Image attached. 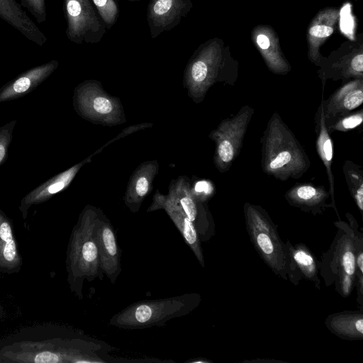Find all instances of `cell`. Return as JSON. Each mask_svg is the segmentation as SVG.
Returning <instances> with one entry per match:
<instances>
[{
  "mask_svg": "<svg viewBox=\"0 0 363 363\" xmlns=\"http://www.w3.org/2000/svg\"><path fill=\"white\" fill-rule=\"evenodd\" d=\"M261 143L262 169L276 179H298L311 166L303 146L277 112L270 117Z\"/></svg>",
  "mask_w": 363,
  "mask_h": 363,
  "instance_id": "1",
  "label": "cell"
},
{
  "mask_svg": "<svg viewBox=\"0 0 363 363\" xmlns=\"http://www.w3.org/2000/svg\"><path fill=\"white\" fill-rule=\"evenodd\" d=\"M98 210L86 208L81 214L70 238L67 257L68 279L71 289L81 299L84 279L103 278L96 238Z\"/></svg>",
  "mask_w": 363,
  "mask_h": 363,
  "instance_id": "2",
  "label": "cell"
},
{
  "mask_svg": "<svg viewBox=\"0 0 363 363\" xmlns=\"http://www.w3.org/2000/svg\"><path fill=\"white\" fill-rule=\"evenodd\" d=\"M201 301V295L196 293L138 301L115 313L108 323L122 330H141L163 326L172 319L192 312Z\"/></svg>",
  "mask_w": 363,
  "mask_h": 363,
  "instance_id": "3",
  "label": "cell"
},
{
  "mask_svg": "<svg viewBox=\"0 0 363 363\" xmlns=\"http://www.w3.org/2000/svg\"><path fill=\"white\" fill-rule=\"evenodd\" d=\"M246 228L256 251L267 265L287 280L290 270L289 241L284 243L277 225L261 206L246 203L244 206Z\"/></svg>",
  "mask_w": 363,
  "mask_h": 363,
  "instance_id": "4",
  "label": "cell"
},
{
  "mask_svg": "<svg viewBox=\"0 0 363 363\" xmlns=\"http://www.w3.org/2000/svg\"><path fill=\"white\" fill-rule=\"evenodd\" d=\"M254 113L253 108L243 106L233 117L223 120L211 133L210 137L216 143L214 163L220 172L228 170L238 156Z\"/></svg>",
  "mask_w": 363,
  "mask_h": 363,
  "instance_id": "5",
  "label": "cell"
},
{
  "mask_svg": "<svg viewBox=\"0 0 363 363\" xmlns=\"http://www.w3.org/2000/svg\"><path fill=\"white\" fill-rule=\"evenodd\" d=\"M66 36L74 43L95 44L106 33V26L91 0H63Z\"/></svg>",
  "mask_w": 363,
  "mask_h": 363,
  "instance_id": "6",
  "label": "cell"
},
{
  "mask_svg": "<svg viewBox=\"0 0 363 363\" xmlns=\"http://www.w3.org/2000/svg\"><path fill=\"white\" fill-rule=\"evenodd\" d=\"M96 238L101 271L114 284L121 272V251L116 234L109 220L98 210Z\"/></svg>",
  "mask_w": 363,
  "mask_h": 363,
  "instance_id": "7",
  "label": "cell"
},
{
  "mask_svg": "<svg viewBox=\"0 0 363 363\" xmlns=\"http://www.w3.org/2000/svg\"><path fill=\"white\" fill-rule=\"evenodd\" d=\"M191 7V0H149L147 20L151 38L175 28Z\"/></svg>",
  "mask_w": 363,
  "mask_h": 363,
  "instance_id": "8",
  "label": "cell"
},
{
  "mask_svg": "<svg viewBox=\"0 0 363 363\" xmlns=\"http://www.w3.org/2000/svg\"><path fill=\"white\" fill-rule=\"evenodd\" d=\"M159 209H163L166 211L182 235L186 244L194 252L199 264L204 267L205 262L201 240L193 223L182 208L169 196L155 194L153 203L147 209V211Z\"/></svg>",
  "mask_w": 363,
  "mask_h": 363,
  "instance_id": "9",
  "label": "cell"
},
{
  "mask_svg": "<svg viewBox=\"0 0 363 363\" xmlns=\"http://www.w3.org/2000/svg\"><path fill=\"white\" fill-rule=\"evenodd\" d=\"M177 203L193 223L200 240H208L214 234L213 220L209 212L184 184L174 187L168 196Z\"/></svg>",
  "mask_w": 363,
  "mask_h": 363,
  "instance_id": "10",
  "label": "cell"
},
{
  "mask_svg": "<svg viewBox=\"0 0 363 363\" xmlns=\"http://www.w3.org/2000/svg\"><path fill=\"white\" fill-rule=\"evenodd\" d=\"M211 48L198 49L186 65L184 79L198 97L203 96L216 81V62L213 60Z\"/></svg>",
  "mask_w": 363,
  "mask_h": 363,
  "instance_id": "11",
  "label": "cell"
},
{
  "mask_svg": "<svg viewBox=\"0 0 363 363\" xmlns=\"http://www.w3.org/2000/svg\"><path fill=\"white\" fill-rule=\"evenodd\" d=\"M325 125L352 113L363 102L362 80L357 79L344 84L327 100H323Z\"/></svg>",
  "mask_w": 363,
  "mask_h": 363,
  "instance_id": "12",
  "label": "cell"
},
{
  "mask_svg": "<svg viewBox=\"0 0 363 363\" xmlns=\"http://www.w3.org/2000/svg\"><path fill=\"white\" fill-rule=\"evenodd\" d=\"M56 60L33 67L0 88V103L20 98L35 89L57 68Z\"/></svg>",
  "mask_w": 363,
  "mask_h": 363,
  "instance_id": "13",
  "label": "cell"
},
{
  "mask_svg": "<svg viewBox=\"0 0 363 363\" xmlns=\"http://www.w3.org/2000/svg\"><path fill=\"white\" fill-rule=\"evenodd\" d=\"M289 205L303 211L313 215L321 214L330 203L327 201L330 198L323 185H315L309 183H296L284 194Z\"/></svg>",
  "mask_w": 363,
  "mask_h": 363,
  "instance_id": "14",
  "label": "cell"
},
{
  "mask_svg": "<svg viewBox=\"0 0 363 363\" xmlns=\"http://www.w3.org/2000/svg\"><path fill=\"white\" fill-rule=\"evenodd\" d=\"M0 18L38 46L48 40L16 0H0Z\"/></svg>",
  "mask_w": 363,
  "mask_h": 363,
  "instance_id": "15",
  "label": "cell"
},
{
  "mask_svg": "<svg viewBox=\"0 0 363 363\" xmlns=\"http://www.w3.org/2000/svg\"><path fill=\"white\" fill-rule=\"evenodd\" d=\"M82 164V163H79L69 169L55 175L25 196L22 199L19 207L24 218L26 216L27 210L31 205L44 202L57 193L65 189Z\"/></svg>",
  "mask_w": 363,
  "mask_h": 363,
  "instance_id": "16",
  "label": "cell"
},
{
  "mask_svg": "<svg viewBox=\"0 0 363 363\" xmlns=\"http://www.w3.org/2000/svg\"><path fill=\"white\" fill-rule=\"evenodd\" d=\"M289 254L291 262L288 279L297 285L303 278L313 281L320 289L318 261L310 250L302 243L294 246L289 242Z\"/></svg>",
  "mask_w": 363,
  "mask_h": 363,
  "instance_id": "17",
  "label": "cell"
},
{
  "mask_svg": "<svg viewBox=\"0 0 363 363\" xmlns=\"http://www.w3.org/2000/svg\"><path fill=\"white\" fill-rule=\"evenodd\" d=\"M323 97L315 115V125L316 133V150L322 162L326 169L328 182L329 194L331 199L330 206L337 213L335 203V182L332 172L333 159V141L325 123Z\"/></svg>",
  "mask_w": 363,
  "mask_h": 363,
  "instance_id": "18",
  "label": "cell"
},
{
  "mask_svg": "<svg viewBox=\"0 0 363 363\" xmlns=\"http://www.w3.org/2000/svg\"><path fill=\"white\" fill-rule=\"evenodd\" d=\"M325 323L332 333L342 339L347 340L363 339L362 311L333 313L328 316Z\"/></svg>",
  "mask_w": 363,
  "mask_h": 363,
  "instance_id": "19",
  "label": "cell"
},
{
  "mask_svg": "<svg viewBox=\"0 0 363 363\" xmlns=\"http://www.w3.org/2000/svg\"><path fill=\"white\" fill-rule=\"evenodd\" d=\"M18 255L10 222L0 210V267L17 266Z\"/></svg>",
  "mask_w": 363,
  "mask_h": 363,
  "instance_id": "20",
  "label": "cell"
},
{
  "mask_svg": "<svg viewBox=\"0 0 363 363\" xmlns=\"http://www.w3.org/2000/svg\"><path fill=\"white\" fill-rule=\"evenodd\" d=\"M343 174L351 196L363 215V169L352 161L346 160L342 165Z\"/></svg>",
  "mask_w": 363,
  "mask_h": 363,
  "instance_id": "21",
  "label": "cell"
},
{
  "mask_svg": "<svg viewBox=\"0 0 363 363\" xmlns=\"http://www.w3.org/2000/svg\"><path fill=\"white\" fill-rule=\"evenodd\" d=\"M106 28L111 29L117 21L119 9L116 0H91Z\"/></svg>",
  "mask_w": 363,
  "mask_h": 363,
  "instance_id": "22",
  "label": "cell"
},
{
  "mask_svg": "<svg viewBox=\"0 0 363 363\" xmlns=\"http://www.w3.org/2000/svg\"><path fill=\"white\" fill-rule=\"evenodd\" d=\"M362 121L363 110L360 109L339 118L326 127L330 134L334 131L346 132L360 125Z\"/></svg>",
  "mask_w": 363,
  "mask_h": 363,
  "instance_id": "23",
  "label": "cell"
},
{
  "mask_svg": "<svg viewBox=\"0 0 363 363\" xmlns=\"http://www.w3.org/2000/svg\"><path fill=\"white\" fill-rule=\"evenodd\" d=\"M16 124L13 120L0 127V165L6 160L8 150L12 140L13 131Z\"/></svg>",
  "mask_w": 363,
  "mask_h": 363,
  "instance_id": "24",
  "label": "cell"
},
{
  "mask_svg": "<svg viewBox=\"0 0 363 363\" xmlns=\"http://www.w3.org/2000/svg\"><path fill=\"white\" fill-rule=\"evenodd\" d=\"M21 6L26 8L38 23L47 19L45 0H21Z\"/></svg>",
  "mask_w": 363,
  "mask_h": 363,
  "instance_id": "25",
  "label": "cell"
},
{
  "mask_svg": "<svg viewBox=\"0 0 363 363\" xmlns=\"http://www.w3.org/2000/svg\"><path fill=\"white\" fill-rule=\"evenodd\" d=\"M92 108L99 114L110 113L113 110V104L104 96H97L91 101Z\"/></svg>",
  "mask_w": 363,
  "mask_h": 363,
  "instance_id": "26",
  "label": "cell"
},
{
  "mask_svg": "<svg viewBox=\"0 0 363 363\" xmlns=\"http://www.w3.org/2000/svg\"><path fill=\"white\" fill-rule=\"evenodd\" d=\"M333 29L325 25H317L310 29V34L316 38H325L330 36Z\"/></svg>",
  "mask_w": 363,
  "mask_h": 363,
  "instance_id": "27",
  "label": "cell"
},
{
  "mask_svg": "<svg viewBox=\"0 0 363 363\" xmlns=\"http://www.w3.org/2000/svg\"><path fill=\"white\" fill-rule=\"evenodd\" d=\"M351 67L352 69L359 75H362L363 72V55H356L351 60Z\"/></svg>",
  "mask_w": 363,
  "mask_h": 363,
  "instance_id": "28",
  "label": "cell"
},
{
  "mask_svg": "<svg viewBox=\"0 0 363 363\" xmlns=\"http://www.w3.org/2000/svg\"><path fill=\"white\" fill-rule=\"evenodd\" d=\"M257 43L259 48L262 50H267L270 45L269 38L263 34H259L257 37Z\"/></svg>",
  "mask_w": 363,
  "mask_h": 363,
  "instance_id": "29",
  "label": "cell"
},
{
  "mask_svg": "<svg viewBox=\"0 0 363 363\" xmlns=\"http://www.w3.org/2000/svg\"><path fill=\"white\" fill-rule=\"evenodd\" d=\"M127 1H139L140 0H127Z\"/></svg>",
  "mask_w": 363,
  "mask_h": 363,
  "instance_id": "30",
  "label": "cell"
}]
</instances>
